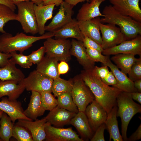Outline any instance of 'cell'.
<instances>
[{
  "instance_id": "1",
  "label": "cell",
  "mask_w": 141,
  "mask_h": 141,
  "mask_svg": "<svg viewBox=\"0 0 141 141\" xmlns=\"http://www.w3.org/2000/svg\"><path fill=\"white\" fill-rule=\"evenodd\" d=\"M92 69L83 70L80 74L85 84L94 95L95 99L108 114L114 106L117 105V97L122 91L106 84Z\"/></svg>"
},
{
  "instance_id": "2",
  "label": "cell",
  "mask_w": 141,
  "mask_h": 141,
  "mask_svg": "<svg viewBox=\"0 0 141 141\" xmlns=\"http://www.w3.org/2000/svg\"><path fill=\"white\" fill-rule=\"evenodd\" d=\"M102 13L104 16L100 19V22L118 26L127 40L141 35V22L130 16L121 14L116 10L112 5L106 6Z\"/></svg>"
},
{
  "instance_id": "3",
  "label": "cell",
  "mask_w": 141,
  "mask_h": 141,
  "mask_svg": "<svg viewBox=\"0 0 141 141\" xmlns=\"http://www.w3.org/2000/svg\"><path fill=\"white\" fill-rule=\"evenodd\" d=\"M53 36V33L49 32L39 36H28L22 32L17 33L13 36L11 34L6 32L0 35V52L10 53L18 51L20 53H23L36 42Z\"/></svg>"
},
{
  "instance_id": "4",
  "label": "cell",
  "mask_w": 141,
  "mask_h": 141,
  "mask_svg": "<svg viewBox=\"0 0 141 141\" xmlns=\"http://www.w3.org/2000/svg\"><path fill=\"white\" fill-rule=\"evenodd\" d=\"M118 106L117 117L121 120L122 136L123 141H127V132L129 123L134 116L141 112V106L133 100L131 93L122 91L116 98Z\"/></svg>"
},
{
  "instance_id": "5",
  "label": "cell",
  "mask_w": 141,
  "mask_h": 141,
  "mask_svg": "<svg viewBox=\"0 0 141 141\" xmlns=\"http://www.w3.org/2000/svg\"><path fill=\"white\" fill-rule=\"evenodd\" d=\"M34 3L31 1L18 2L16 20L19 22L24 32L34 35L38 33V28L34 9Z\"/></svg>"
},
{
  "instance_id": "6",
  "label": "cell",
  "mask_w": 141,
  "mask_h": 141,
  "mask_svg": "<svg viewBox=\"0 0 141 141\" xmlns=\"http://www.w3.org/2000/svg\"><path fill=\"white\" fill-rule=\"evenodd\" d=\"M73 80V85L71 91L73 100L79 111L84 112L87 106L95 99V97L80 74L75 77Z\"/></svg>"
},
{
  "instance_id": "7",
  "label": "cell",
  "mask_w": 141,
  "mask_h": 141,
  "mask_svg": "<svg viewBox=\"0 0 141 141\" xmlns=\"http://www.w3.org/2000/svg\"><path fill=\"white\" fill-rule=\"evenodd\" d=\"M52 38L46 39L43 43L46 55L58 61L67 62L70 60L71 56V41L67 39H54Z\"/></svg>"
},
{
  "instance_id": "8",
  "label": "cell",
  "mask_w": 141,
  "mask_h": 141,
  "mask_svg": "<svg viewBox=\"0 0 141 141\" xmlns=\"http://www.w3.org/2000/svg\"><path fill=\"white\" fill-rule=\"evenodd\" d=\"M53 81L51 78L35 70L19 83L27 91H36L39 93L46 91L52 92Z\"/></svg>"
},
{
  "instance_id": "9",
  "label": "cell",
  "mask_w": 141,
  "mask_h": 141,
  "mask_svg": "<svg viewBox=\"0 0 141 141\" xmlns=\"http://www.w3.org/2000/svg\"><path fill=\"white\" fill-rule=\"evenodd\" d=\"M99 28L102 34L101 46L104 50L113 47L127 40L120 28L115 25L100 22Z\"/></svg>"
},
{
  "instance_id": "10",
  "label": "cell",
  "mask_w": 141,
  "mask_h": 141,
  "mask_svg": "<svg viewBox=\"0 0 141 141\" xmlns=\"http://www.w3.org/2000/svg\"><path fill=\"white\" fill-rule=\"evenodd\" d=\"M46 141H84L71 127L67 128L53 127L47 122L45 126Z\"/></svg>"
},
{
  "instance_id": "11",
  "label": "cell",
  "mask_w": 141,
  "mask_h": 141,
  "mask_svg": "<svg viewBox=\"0 0 141 141\" xmlns=\"http://www.w3.org/2000/svg\"><path fill=\"white\" fill-rule=\"evenodd\" d=\"M59 11L50 22L45 26V31L52 32L71 22L74 6L63 1L60 5Z\"/></svg>"
},
{
  "instance_id": "12",
  "label": "cell",
  "mask_w": 141,
  "mask_h": 141,
  "mask_svg": "<svg viewBox=\"0 0 141 141\" xmlns=\"http://www.w3.org/2000/svg\"><path fill=\"white\" fill-rule=\"evenodd\" d=\"M102 53L108 56L124 54L138 55L141 57V35H139L132 39L124 41L113 47L104 49Z\"/></svg>"
},
{
  "instance_id": "13",
  "label": "cell",
  "mask_w": 141,
  "mask_h": 141,
  "mask_svg": "<svg viewBox=\"0 0 141 141\" xmlns=\"http://www.w3.org/2000/svg\"><path fill=\"white\" fill-rule=\"evenodd\" d=\"M108 0L118 12L141 22V10L139 5L140 0Z\"/></svg>"
},
{
  "instance_id": "14",
  "label": "cell",
  "mask_w": 141,
  "mask_h": 141,
  "mask_svg": "<svg viewBox=\"0 0 141 141\" xmlns=\"http://www.w3.org/2000/svg\"><path fill=\"white\" fill-rule=\"evenodd\" d=\"M84 113L93 133L105 123L107 115L105 110L95 99L87 106Z\"/></svg>"
},
{
  "instance_id": "15",
  "label": "cell",
  "mask_w": 141,
  "mask_h": 141,
  "mask_svg": "<svg viewBox=\"0 0 141 141\" xmlns=\"http://www.w3.org/2000/svg\"><path fill=\"white\" fill-rule=\"evenodd\" d=\"M0 101V109L6 113L14 123L19 119L32 121L25 115L21 103L16 100L9 99L7 97H3Z\"/></svg>"
},
{
  "instance_id": "16",
  "label": "cell",
  "mask_w": 141,
  "mask_h": 141,
  "mask_svg": "<svg viewBox=\"0 0 141 141\" xmlns=\"http://www.w3.org/2000/svg\"><path fill=\"white\" fill-rule=\"evenodd\" d=\"M16 125L20 126L28 130L31 132L33 141H42L46 137L45 126L47 120L46 118L34 121L24 119H19Z\"/></svg>"
},
{
  "instance_id": "17",
  "label": "cell",
  "mask_w": 141,
  "mask_h": 141,
  "mask_svg": "<svg viewBox=\"0 0 141 141\" xmlns=\"http://www.w3.org/2000/svg\"><path fill=\"white\" fill-rule=\"evenodd\" d=\"M76 114L60 108L57 105L50 111L45 118L47 122L54 127L62 128L65 125L70 124L71 119Z\"/></svg>"
},
{
  "instance_id": "18",
  "label": "cell",
  "mask_w": 141,
  "mask_h": 141,
  "mask_svg": "<svg viewBox=\"0 0 141 141\" xmlns=\"http://www.w3.org/2000/svg\"><path fill=\"white\" fill-rule=\"evenodd\" d=\"M105 65L110 68L115 77L117 84L114 87L127 92L132 93L137 92L134 87V82L130 79L126 74L120 71L116 65L112 63L109 57Z\"/></svg>"
},
{
  "instance_id": "19",
  "label": "cell",
  "mask_w": 141,
  "mask_h": 141,
  "mask_svg": "<svg viewBox=\"0 0 141 141\" xmlns=\"http://www.w3.org/2000/svg\"><path fill=\"white\" fill-rule=\"evenodd\" d=\"M71 42L70 53L71 55L76 57L79 63L83 67L84 70L93 69L95 62L91 60L87 55L86 48L82 41L73 39Z\"/></svg>"
},
{
  "instance_id": "20",
  "label": "cell",
  "mask_w": 141,
  "mask_h": 141,
  "mask_svg": "<svg viewBox=\"0 0 141 141\" xmlns=\"http://www.w3.org/2000/svg\"><path fill=\"white\" fill-rule=\"evenodd\" d=\"M100 18L97 17L92 19L78 21L80 30L84 37L87 36L101 45L102 39L100 33Z\"/></svg>"
},
{
  "instance_id": "21",
  "label": "cell",
  "mask_w": 141,
  "mask_h": 141,
  "mask_svg": "<svg viewBox=\"0 0 141 141\" xmlns=\"http://www.w3.org/2000/svg\"><path fill=\"white\" fill-rule=\"evenodd\" d=\"M52 33L56 39L72 38L83 42L85 37L80 30L78 21L75 19Z\"/></svg>"
},
{
  "instance_id": "22",
  "label": "cell",
  "mask_w": 141,
  "mask_h": 141,
  "mask_svg": "<svg viewBox=\"0 0 141 141\" xmlns=\"http://www.w3.org/2000/svg\"><path fill=\"white\" fill-rule=\"evenodd\" d=\"M105 0H90L83 4L79 10L77 15L78 21L88 20L104 15L101 13L99 7Z\"/></svg>"
},
{
  "instance_id": "23",
  "label": "cell",
  "mask_w": 141,
  "mask_h": 141,
  "mask_svg": "<svg viewBox=\"0 0 141 141\" xmlns=\"http://www.w3.org/2000/svg\"><path fill=\"white\" fill-rule=\"evenodd\" d=\"M55 4L43 5V3L34 4V9L38 28V33L41 35L45 33V25L52 17Z\"/></svg>"
},
{
  "instance_id": "24",
  "label": "cell",
  "mask_w": 141,
  "mask_h": 141,
  "mask_svg": "<svg viewBox=\"0 0 141 141\" xmlns=\"http://www.w3.org/2000/svg\"><path fill=\"white\" fill-rule=\"evenodd\" d=\"M70 124L74 127L81 138L88 141L93 136V132L90 126L87 117L84 112L79 111L72 119Z\"/></svg>"
},
{
  "instance_id": "25",
  "label": "cell",
  "mask_w": 141,
  "mask_h": 141,
  "mask_svg": "<svg viewBox=\"0 0 141 141\" xmlns=\"http://www.w3.org/2000/svg\"><path fill=\"white\" fill-rule=\"evenodd\" d=\"M42 104L40 93L34 91H31L29 103L27 109L24 111L25 116L32 120L42 116L45 111Z\"/></svg>"
},
{
  "instance_id": "26",
  "label": "cell",
  "mask_w": 141,
  "mask_h": 141,
  "mask_svg": "<svg viewBox=\"0 0 141 141\" xmlns=\"http://www.w3.org/2000/svg\"><path fill=\"white\" fill-rule=\"evenodd\" d=\"M25 89L17 81L0 80V101L4 96H8L11 100H16Z\"/></svg>"
},
{
  "instance_id": "27",
  "label": "cell",
  "mask_w": 141,
  "mask_h": 141,
  "mask_svg": "<svg viewBox=\"0 0 141 141\" xmlns=\"http://www.w3.org/2000/svg\"><path fill=\"white\" fill-rule=\"evenodd\" d=\"M58 61L55 58L46 55L37 65L36 70L54 80L60 76L58 70Z\"/></svg>"
},
{
  "instance_id": "28",
  "label": "cell",
  "mask_w": 141,
  "mask_h": 141,
  "mask_svg": "<svg viewBox=\"0 0 141 141\" xmlns=\"http://www.w3.org/2000/svg\"><path fill=\"white\" fill-rule=\"evenodd\" d=\"M118 109L117 105L113 107L110 111L107 114L105 122L106 129L108 130L109 134V141H111L112 139L114 141H123L118 127L117 119Z\"/></svg>"
},
{
  "instance_id": "29",
  "label": "cell",
  "mask_w": 141,
  "mask_h": 141,
  "mask_svg": "<svg viewBox=\"0 0 141 141\" xmlns=\"http://www.w3.org/2000/svg\"><path fill=\"white\" fill-rule=\"evenodd\" d=\"M15 65L10 59L5 66H0V80H15L19 83L24 78L25 75L23 72L17 68Z\"/></svg>"
},
{
  "instance_id": "30",
  "label": "cell",
  "mask_w": 141,
  "mask_h": 141,
  "mask_svg": "<svg viewBox=\"0 0 141 141\" xmlns=\"http://www.w3.org/2000/svg\"><path fill=\"white\" fill-rule=\"evenodd\" d=\"M135 55L131 54H119L115 55L111 58L116 66L120 68L121 71L127 74L137 58Z\"/></svg>"
},
{
  "instance_id": "31",
  "label": "cell",
  "mask_w": 141,
  "mask_h": 141,
  "mask_svg": "<svg viewBox=\"0 0 141 141\" xmlns=\"http://www.w3.org/2000/svg\"><path fill=\"white\" fill-rule=\"evenodd\" d=\"M14 123L10 117L3 112L0 122V138L2 141H9L13 136Z\"/></svg>"
},
{
  "instance_id": "32",
  "label": "cell",
  "mask_w": 141,
  "mask_h": 141,
  "mask_svg": "<svg viewBox=\"0 0 141 141\" xmlns=\"http://www.w3.org/2000/svg\"><path fill=\"white\" fill-rule=\"evenodd\" d=\"M73 85V79L66 80L60 77L53 80L52 92L55 97L66 92H71Z\"/></svg>"
},
{
  "instance_id": "33",
  "label": "cell",
  "mask_w": 141,
  "mask_h": 141,
  "mask_svg": "<svg viewBox=\"0 0 141 141\" xmlns=\"http://www.w3.org/2000/svg\"><path fill=\"white\" fill-rule=\"evenodd\" d=\"M57 106L69 111L78 113V108L73 100L71 92L62 93L57 97Z\"/></svg>"
},
{
  "instance_id": "34",
  "label": "cell",
  "mask_w": 141,
  "mask_h": 141,
  "mask_svg": "<svg viewBox=\"0 0 141 141\" xmlns=\"http://www.w3.org/2000/svg\"><path fill=\"white\" fill-rule=\"evenodd\" d=\"M16 17L14 11L6 5L0 4V32H6L4 30L6 24L10 21L16 20Z\"/></svg>"
},
{
  "instance_id": "35",
  "label": "cell",
  "mask_w": 141,
  "mask_h": 141,
  "mask_svg": "<svg viewBox=\"0 0 141 141\" xmlns=\"http://www.w3.org/2000/svg\"><path fill=\"white\" fill-rule=\"evenodd\" d=\"M51 93L46 91L40 93L42 104L45 110L50 111L58 105L57 99Z\"/></svg>"
},
{
  "instance_id": "36",
  "label": "cell",
  "mask_w": 141,
  "mask_h": 141,
  "mask_svg": "<svg viewBox=\"0 0 141 141\" xmlns=\"http://www.w3.org/2000/svg\"><path fill=\"white\" fill-rule=\"evenodd\" d=\"M10 53L11 55L10 59L15 64L19 65L21 67L29 68L33 64L28 55H24L23 53L17 54L16 51H12Z\"/></svg>"
},
{
  "instance_id": "37",
  "label": "cell",
  "mask_w": 141,
  "mask_h": 141,
  "mask_svg": "<svg viewBox=\"0 0 141 141\" xmlns=\"http://www.w3.org/2000/svg\"><path fill=\"white\" fill-rule=\"evenodd\" d=\"M12 137L18 141H33L31 134L26 128L16 124L14 126Z\"/></svg>"
},
{
  "instance_id": "38",
  "label": "cell",
  "mask_w": 141,
  "mask_h": 141,
  "mask_svg": "<svg viewBox=\"0 0 141 141\" xmlns=\"http://www.w3.org/2000/svg\"><path fill=\"white\" fill-rule=\"evenodd\" d=\"M86 51L89 58L93 61L100 62L103 65L106 64L108 56H104L99 51L94 49L86 48Z\"/></svg>"
},
{
  "instance_id": "39",
  "label": "cell",
  "mask_w": 141,
  "mask_h": 141,
  "mask_svg": "<svg viewBox=\"0 0 141 141\" xmlns=\"http://www.w3.org/2000/svg\"><path fill=\"white\" fill-rule=\"evenodd\" d=\"M128 74L129 78L133 82L141 79V57L133 64Z\"/></svg>"
},
{
  "instance_id": "40",
  "label": "cell",
  "mask_w": 141,
  "mask_h": 141,
  "mask_svg": "<svg viewBox=\"0 0 141 141\" xmlns=\"http://www.w3.org/2000/svg\"><path fill=\"white\" fill-rule=\"evenodd\" d=\"M45 53V49L44 46L41 47L37 50L33 51L29 55L28 57L33 64H38L41 61Z\"/></svg>"
},
{
  "instance_id": "41",
  "label": "cell",
  "mask_w": 141,
  "mask_h": 141,
  "mask_svg": "<svg viewBox=\"0 0 141 141\" xmlns=\"http://www.w3.org/2000/svg\"><path fill=\"white\" fill-rule=\"evenodd\" d=\"M83 42L84 46L86 48L95 49L102 53L104 50L101 45L87 37H84Z\"/></svg>"
},
{
  "instance_id": "42",
  "label": "cell",
  "mask_w": 141,
  "mask_h": 141,
  "mask_svg": "<svg viewBox=\"0 0 141 141\" xmlns=\"http://www.w3.org/2000/svg\"><path fill=\"white\" fill-rule=\"evenodd\" d=\"M106 129L105 123L101 125L97 129L90 139L91 141H105L104 131Z\"/></svg>"
},
{
  "instance_id": "43",
  "label": "cell",
  "mask_w": 141,
  "mask_h": 141,
  "mask_svg": "<svg viewBox=\"0 0 141 141\" xmlns=\"http://www.w3.org/2000/svg\"><path fill=\"white\" fill-rule=\"evenodd\" d=\"M92 70L101 79L105 78L109 72L108 67L105 65L101 67L95 66Z\"/></svg>"
},
{
  "instance_id": "44",
  "label": "cell",
  "mask_w": 141,
  "mask_h": 141,
  "mask_svg": "<svg viewBox=\"0 0 141 141\" xmlns=\"http://www.w3.org/2000/svg\"><path fill=\"white\" fill-rule=\"evenodd\" d=\"M101 80L103 83L108 86L112 85L114 87L117 84L115 77L111 71H109L107 75Z\"/></svg>"
},
{
  "instance_id": "45",
  "label": "cell",
  "mask_w": 141,
  "mask_h": 141,
  "mask_svg": "<svg viewBox=\"0 0 141 141\" xmlns=\"http://www.w3.org/2000/svg\"><path fill=\"white\" fill-rule=\"evenodd\" d=\"M67 62L61 61L58 64V70L60 75L67 73L69 70V66Z\"/></svg>"
},
{
  "instance_id": "46",
  "label": "cell",
  "mask_w": 141,
  "mask_h": 141,
  "mask_svg": "<svg viewBox=\"0 0 141 141\" xmlns=\"http://www.w3.org/2000/svg\"><path fill=\"white\" fill-rule=\"evenodd\" d=\"M11 57L10 53H4L0 52V66L3 67L5 66Z\"/></svg>"
},
{
  "instance_id": "47",
  "label": "cell",
  "mask_w": 141,
  "mask_h": 141,
  "mask_svg": "<svg viewBox=\"0 0 141 141\" xmlns=\"http://www.w3.org/2000/svg\"><path fill=\"white\" fill-rule=\"evenodd\" d=\"M141 138V125L140 124L136 131L128 138L127 141H135Z\"/></svg>"
},
{
  "instance_id": "48",
  "label": "cell",
  "mask_w": 141,
  "mask_h": 141,
  "mask_svg": "<svg viewBox=\"0 0 141 141\" xmlns=\"http://www.w3.org/2000/svg\"><path fill=\"white\" fill-rule=\"evenodd\" d=\"M0 4L6 5L14 11L16 9V5L12 0H0Z\"/></svg>"
},
{
  "instance_id": "49",
  "label": "cell",
  "mask_w": 141,
  "mask_h": 141,
  "mask_svg": "<svg viewBox=\"0 0 141 141\" xmlns=\"http://www.w3.org/2000/svg\"><path fill=\"white\" fill-rule=\"evenodd\" d=\"M63 0H43V5L50 4H55L57 6L60 5Z\"/></svg>"
},
{
  "instance_id": "50",
  "label": "cell",
  "mask_w": 141,
  "mask_h": 141,
  "mask_svg": "<svg viewBox=\"0 0 141 141\" xmlns=\"http://www.w3.org/2000/svg\"><path fill=\"white\" fill-rule=\"evenodd\" d=\"M132 98L133 99L141 104V92H138L131 93Z\"/></svg>"
},
{
  "instance_id": "51",
  "label": "cell",
  "mask_w": 141,
  "mask_h": 141,
  "mask_svg": "<svg viewBox=\"0 0 141 141\" xmlns=\"http://www.w3.org/2000/svg\"><path fill=\"white\" fill-rule=\"evenodd\" d=\"M90 0H65L64 1L74 6L80 2L86 1L87 2H90Z\"/></svg>"
},
{
  "instance_id": "52",
  "label": "cell",
  "mask_w": 141,
  "mask_h": 141,
  "mask_svg": "<svg viewBox=\"0 0 141 141\" xmlns=\"http://www.w3.org/2000/svg\"><path fill=\"white\" fill-rule=\"evenodd\" d=\"M134 85L137 92H141V79L137 80L134 82Z\"/></svg>"
},
{
  "instance_id": "53",
  "label": "cell",
  "mask_w": 141,
  "mask_h": 141,
  "mask_svg": "<svg viewBox=\"0 0 141 141\" xmlns=\"http://www.w3.org/2000/svg\"><path fill=\"white\" fill-rule=\"evenodd\" d=\"M13 2L15 5L16 3L23 1H31L33 2L34 4H39L43 2V0H12Z\"/></svg>"
},
{
  "instance_id": "54",
  "label": "cell",
  "mask_w": 141,
  "mask_h": 141,
  "mask_svg": "<svg viewBox=\"0 0 141 141\" xmlns=\"http://www.w3.org/2000/svg\"><path fill=\"white\" fill-rule=\"evenodd\" d=\"M3 112V111L0 109V122L2 116Z\"/></svg>"
},
{
  "instance_id": "55",
  "label": "cell",
  "mask_w": 141,
  "mask_h": 141,
  "mask_svg": "<svg viewBox=\"0 0 141 141\" xmlns=\"http://www.w3.org/2000/svg\"><path fill=\"white\" fill-rule=\"evenodd\" d=\"M0 141H2V139L0 138Z\"/></svg>"
}]
</instances>
